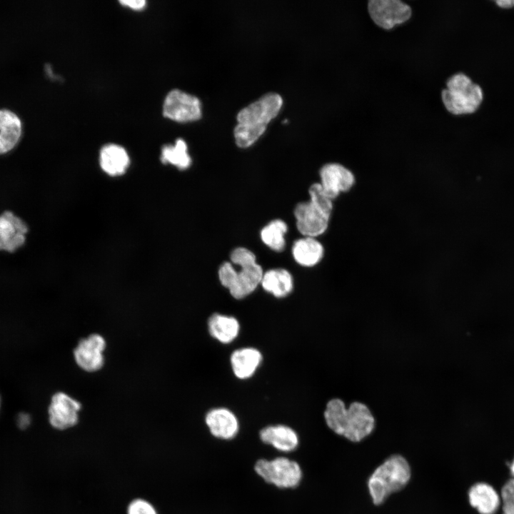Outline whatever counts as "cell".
Here are the masks:
<instances>
[{
  "instance_id": "7402d4cb",
  "label": "cell",
  "mask_w": 514,
  "mask_h": 514,
  "mask_svg": "<svg viewBox=\"0 0 514 514\" xmlns=\"http://www.w3.org/2000/svg\"><path fill=\"white\" fill-rule=\"evenodd\" d=\"M208 328L213 338L222 343H229L238 336L240 325L234 317L214 313L208 318Z\"/></svg>"
},
{
  "instance_id": "5b68a950",
  "label": "cell",
  "mask_w": 514,
  "mask_h": 514,
  "mask_svg": "<svg viewBox=\"0 0 514 514\" xmlns=\"http://www.w3.org/2000/svg\"><path fill=\"white\" fill-rule=\"evenodd\" d=\"M445 110L453 116L473 114L480 107L483 93L481 87L463 72L448 78L440 93Z\"/></svg>"
},
{
  "instance_id": "52a82bcc",
  "label": "cell",
  "mask_w": 514,
  "mask_h": 514,
  "mask_svg": "<svg viewBox=\"0 0 514 514\" xmlns=\"http://www.w3.org/2000/svg\"><path fill=\"white\" fill-rule=\"evenodd\" d=\"M368 12L372 21L383 30H391L407 22L412 9L402 0H368Z\"/></svg>"
},
{
  "instance_id": "484cf974",
  "label": "cell",
  "mask_w": 514,
  "mask_h": 514,
  "mask_svg": "<svg viewBox=\"0 0 514 514\" xmlns=\"http://www.w3.org/2000/svg\"><path fill=\"white\" fill-rule=\"evenodd\" d=\"M128 514H157L154 507L143 499H136L128 506Z\"/></svg>"
},
{
  "instance_id": "3957f363",
  "label": "cell",
  "mask_w": 514,
  "mask_h": 514,
  "mask_svg": "<svg viewBox=\"0 0 514 514\" xmlns=\"http://www.w3.org/2000/svg\"><path fill=\"white\" fill-rule=\"evenodd\" d=\"M282 104L280 94L269 92L240 110L233 131L237 146L241 148L251 146L264 133L270 121L277 116Z\"/></svg>"
},
{
  "instance_id": "f546056e",
  "label": "cell",
  "mask_w": 514,
  "mask_h": 514,
  "mask_svg": "<svg viewBox=\"0 0 514 514\" xmlns=\"http://www.w3.org/2000/svg\"><path fill=\"white\" fill-rule=\"evenodd\" d=\"M510 470H511V473H513V475H514V460L510 465Z\"/></svg>"
},
{
  "instance_id": "d4e9b609",
  "label": "cell",
  "mask_w": 514,
  "mask_h": 514,
  "mask_svg": "<svg viewBox=\"0 0 514 514\" xmlns=\"http://www.w3.org/2000/svg\"><path fill=\"white\" fill-rule=\"evenodd\" d=\"M500 500L503 514H514V478L507 481L503 486Z\"/></svg>"
},
{
  "instance_id": "8992f818",
  "label": "cell",
  "mask_w": 514,
  "mask_h": 514,
  "mask_svg": "<svg viewBox=\"0 0 514 514\" xmlns=\"http://www.w3.org/2000/svg\"><path fill=\"white\" fill-rule=\"evenodd\" d=\"M254 470L265 482L278 488H295L303 477L300 465L286 457L259 459L254 465Z\"/></svg>"
},
{
  "instance_id": "ffe728a7",
  "label": "cell",
  "mask_w": 514,
  "mask_h": 514,
  "mask_svg": "<svg viewBox=\"0 0 514 514\" xmlns=\"http://www.w3.org/2000/svg\"><path fill=\"white\" fill-rule=\"evenodd\" d=\"M21 135L19 118L9 110H0V154L11 151L18 143Z\"/></svg>"
},
{
  "instance_id": "4fadbf2b",
  "label": "cell",
  "mask_w": 514,
  "mask_h": 514,
  "mask_svg": "<svg viewBox=\"0 0 514 514\" xmlns=\"http://www.w3.org/2000/svg\"><path fill=\"white\" fill-rule=\"evenodd\" d=\"M26 223L11 211L0 215V251L14 252L25 243Z\"/></svg>"
},
{
  "instance_id": "cb8c5ba5",
  "label": "cell",
  "mask_w": 514,
  "mask_h": 514,
  "mask_svg": "<svg viewBox=\"0 0 514 514\" xmlns=\"http://www.w3.org/2000/svg\"><path fill=\"white\" fill-rule=\"evenodd\" d=\"M161 160L163 163L171 164L181 170L188 168L191 158L185 141L178 138L174 145H165L161 149Z\"/></svg>"
},
{
  "instance_id": "d6986e66",
  "label": "cell",
  "mask_w": 514,
  "mask_h": 514,
  "mask_svg": "<svg viewBox=\"0 0 514 514\" xmlns=\"http://www.w3.org/2000/svg\"><path fill=\"white\" fill-rule=\"evenodd\" d=\"M261 361V352L254 348H243L236 350L231 356L233 372L240 379L251 377Z\"/></svg>"
},
{
  "instance_id": "ba28073f",
  "label": "cell",
  "mask_w": 514,
  "mask_h": 514,
  "mask_svg": "<svg viewBox=\"0 0 514 514\" xmlns=\"http://www.w3.org/2000/svg\"><path fill=\"white\" fill-rule=\"evenodd\" d=\"M293 213L298 231L303 236L313 238L326 231L332 213L311 200L298 203Z\"/></svg>"
},
{
  "instance_id": "7c38bea8",
  "label": "cell",
  "mask_w": 514,
  "mask_h": 514,
  "mask_svg": "<svg viewBox=\"0 0 514 514\" xmlns=\"http://www.w3.org/2000/svg\"><path fill=\"white\" fill-rule=\"evenodd\" d=\"M319 175L322 190L332 201L342 193L349 191L356 182L353 173L337 162L324 164L319 171Z\"/></svg>"
},
{
  "instance_id": "4316f807",
  "label": "cell",
  "mask_w": 514,
  "mask_h": 514,
  "mask_svg": "<svg viewBox=\"0 0 514 514\" xmlns=\"http://www.w3.org/2000/svg\"><path fill=\"white\" fill-rule=\"evenodd\" d=\"M121 4L128 6L135 10H140L145 6V0H121L119 1Z\"/></svg>"
},
{
  "instance_id": "44dd1931",
  "label": "cell",
  "mask_w": 514,
  "mask_h": 514,
  "mask_svg": "<svg viewBox=\"0 0 514 514\" xmlns=\"http://www.w3.org/2000/svg\"><path fill=\"white\" fill-rule=\"evenodd\" d=\"M261 285L266 292L275 297L283 298L292 291L293 280L286 269L274 268L263 273Z\"/></svg>"
},
{
  "instance_id": "9c48e42d",
  "label": "cell",
  "mask_w": 514,
  "mask_h": 514,
  "mask_svg": "<svg viewBox=\"0 0 514 514\" xmlns=\"http://www.w3.org/2000/svg\"><path fill=\"white\" fill-rule=\"evenodd\" d=\"M106 348L105 338L99 333H91L81 338L74 348V361L85 372H97L104 366Z\"/></svg>"
},
{
  "instance_id": "e0dca14e",
  "label": "cell",
  "mask_w": 514,
  "mask_h": 514,
  "mask_svg": "<svg viewBox=\"0 0 514 514\" xmlns=\"http://www.w3.org/2000/svg\"><path fill=\"white\" fill-rule=\"evenodd\" d=\"M129 163L130 158L127 151L119 145L107 144L100 151V166L109 176H119L124 174Z\"/></svg>"
},
{
  "instance_id": "f1b7e54d",
  "label": "cell",
  "mask_w": 514,
  "mask_h": 514,
  "mask_svg": "<svg viewBox=\"0 0 514 514\" xmlns=\"http://www.w3.org/2000/svg\"><path fill=\"white\" fill-rule=\"evenodd\" d=\"M495 3L498 6L503 8H508L514 6V1L512 0L495 1Z\"/></svg>"
},
{
  "instance_id": "30bf717a",
  "label": "cell",
  "mask_w": 514,
  "mask_h": 514,
  "mask_svg": "<svg viewBox=\"0 0 514 514\" xmlns=\"http://www.w3.org/2000/svg\"><path fill=\"white\" fill-rule=\"evenodd\" d=\"M81 408V403L69 394L56 392L51 396L48 407L49 423L58 430L71 428L78 423Z\"/></svg>"
},
{
  "instance_id": "7a4b0ae2",
  "label": "cell",
  "mask_w": 514,
  "mask_h": 514,
  "mask_svg": "<svg viewBox=\"0 0 514 514\" xmlns=\"http://www.w3.org/2000/svg\"><path fill=\"white\" fill-rule=\"evenodd\" d=\"M231 261L223 263L218 269V278L223 286L236 299L253 293L263 275L254 253L244 247H238L231 253Z\"/></svg>"
},
{
  "instance_id": "5bb4252c",
  "label": "cell",
  "mask_w": 514,
  "mask_h": 514,
  "mask_svg": "<svg viewBox=\"0 0 514 514\" xmlns=\"http://www.w3.org/2000/svg\"><path fill=\"white\" fill-rule=\"evenodd\" d=\"M205 422L211 435L221 440L233 439L239 430L236 416L225 408L209 410L206 415Z\"/></svg>"
},
{
  "instance_id": "2e32d148",
  "label": "cell",
  "mask_w": 514,
  "mask_h": 514,
  "mask_svg": "<svg viewBox=\"0 0 514 514\" xmlns=\"http://www.w3.org/2000/svg\"><path fill=\"white\" fill-rule=\"evenodd\" d=\"M470 505L480 514H495L498 510L501 500L494 488L486 483H477L468 491Z\"/></svg>"
},
{
  "instance_id": "9a60e30c",
  "label": "cell",
  "mask_w": 514,
  "mask_h": 514,
  "mask_svg": "<svg viewBox=\"0 0 514 514\" xmlns=\"http://www.w3.org/2000/svg\"><path fill=\"white\" fill-rule=\"evenodd\" d=\"M259 438L263 443L285 453L295 450L299 443L297 433L285 425L266 426L261 430Z\"/></svg>"
},
{
  "instance_id": "603a6c76",
  "label": "cell",
  "mask_w": 514,
  "mask_h": 514,
  "mask_svg": "<svg viewBox=\"0 0 514 514\" xmlns=\"http://www.w3.org/2000/svg\"><path fill=\"white\" fill-rule=\"evenodd\" d=\"M288 226L281 219L273 220L261 231L260 236L263 243L274 251H283L286 246L285 235Z\"/></svg>"
},
{
  "instance_id": "6da1fadb",
  "label": "cell",
  "mask_w": 514,
  "mask_h": 514,
  "mask_svg": "<svg viewBox=\"0 0 514 514\" xmlns=\"http://www.w3.org/2000/svg\"><path fill=\"white\" fill-rule=\"evenodd\" d=\"M323 415L333 432L354 443L370 435L376 426L371 410L359 401L351 403L347 408L341 399L333 398L327 403Z\"/></svg>"
},
{
  "instance_id": "8fae6325",
  "label": "cell",
  "mask_w": 514,
  "mask_h": 514,
  "mask_svg": "<svg viewBox=\"0 0 514 514\" xmlns=\"http://www.w3.org/2000/svg\"><path fill=\"white\" fill-rule=\"evenodd\" d=\"M163 114L179 122L197 120L201 116V101L193 95L177 89H173L166 96Z\"/></svg>"
},
{
  "instance_id": "ac0fdd59",
  "label": "cell",
  "mask_w": 514,
  "mask_h": 514,
  "mask_svg": "<svg viewBox=\"0 0 514 514\" xmlns=\"http://www.w3.org/2000/svg\"><path fill=\"white\" fill-rule=\"evenodd\" d=\"M292 255L299 265L303 267H313L322 260L324 248L316 238L304 236L293 243Z\"/></svg>"
},
{
  "instance_id": "277c9868",
  "label": "cell",
  "mask_w": 514,
  "mask_h": 514,
  "mask_svg": "<svg viewBox=\"0 0 514 514\" xmlns=\"http://www.w3.org/2000/svg\"><path fill=\"white\" fill-rule=\"evenodd\" d=\"M411 476L410 467L402 455L388 457L371 475L368 488L373 503L382 504L392 493L404 488Z\"/></svg>"
},
{
  "instance_id": "83f0119b",
  "label": "cell",
  "mask_w": 514,
  "mask_h": 514,
  "mask_svg": "<svg viewBox=\"0 0 514 514\" xmlns=\"http://www.w3.org/2000/svg\"><path fill=\"white\" fill-rule=\"evenodd\" d=\"M30 423L31 417L29 414L25 413H21L19 414L17 417V424L20 428H26L29 425Z\"/></svg>"
},
{
  "instance_id": "4dcf8cb0",
  "label": "cell",
  "mask_w": 514,
  "mask_h": 514,
  "mask_svg": "<svg viewBox=\"0 0 514 514\" xmlns=\"http://www.w3.org/2000/svg\"><path fill=\"white\" fill-rule=\"evenodd\" d=\"M0 406H1V398H0Z\"/></svg>"
}]
</instances>
